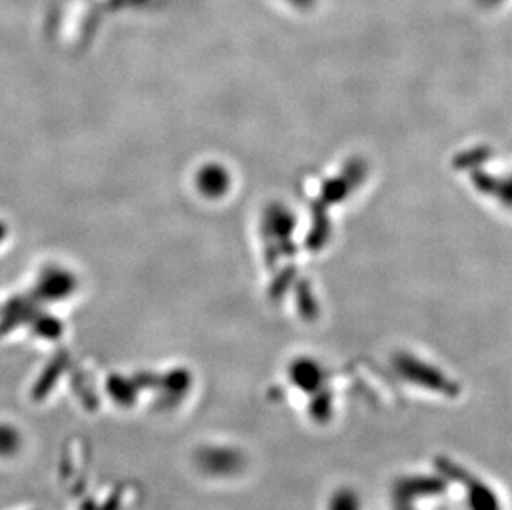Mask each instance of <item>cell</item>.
Masks as SVG:
<instances>
[{"instance_id":"1","label":"cell","mask_w":512,"mask_h":510,"mask_svg":"<svg viewBox=\"0 0 512 510\" xmlns=\"http://www.w3.org/2000/svg\"><path fill=\"white\" fill-rule=\"evenodd\" d=\"M77 285V279L70 270L52 265V267L42 272L39 280H37L35 290L42 299L58 302V300L68 299L70 295L75 294Z\"/></svg>"},{"instance_id":"2","label":"cell","mask_w":512,"mask_h":510,"mask_svg":"<svg viewBox=\"0 0 512 510\" xmlns=\"http://www.w3.org/2000/svg\"><path fill=\"white\" fill-rule=\"evenodd\" d=\"M198 186L204 194L216 196V194L223 193L224 186H226V176L216 166H206L199 173Z\"/></svg>"},{"instance_id":"3","label":"cell","mask_w":512,"mask_h":510,"mask_svg":"<svg viewBox=\"0 0 512 510\" xmlns=\"http://www.w3.org/2000/svg\"><path fill=\"white\" fill-rule=\"evenodd\" d=\"M358 504L355 497L350 494H342L334 502V510H357Z\"/></svg>"},{"instance_id":"4","label":"cell","mask_w":512,"mask_h":510,"mask_svg":"<svg viewBox=\"0 0 512 510\" xmlns=\"http://www.w3.org/2000/svg\"><path fill=\"white\" fill-rule=\"evenodd\" d=\"M7 236H9V227L4 221H0V244L7 239Z\"/></svg>"}]
</instances>
